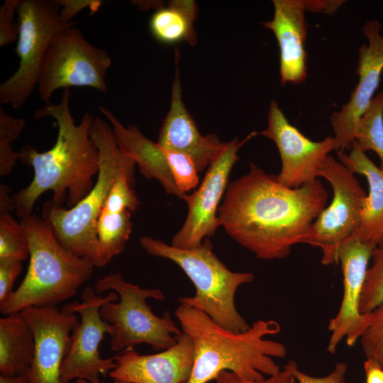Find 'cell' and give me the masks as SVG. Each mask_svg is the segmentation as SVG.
Masks as SVG:
<instances>
[{
  "label": "cell",
  "mask_w": 383,
  "mask_h": 383,
  "mask_svg": "<svg viewBox=\"0 0 383 383\" xmlns=\"http://www.w3.org/2000/svg\"><path fill=\"white\" fill-rule=\"evenodd\" d=\"M29 244V265L19 287L0 304L9 315L30 306H56L74 296L93 273V264L64 248L51 226L30 214L21 218Z\"/></svg>",
  "instance_id": "cell-5"
},
{
  "label": "cell",
  "mask_w": 383,
  "mask_h": 383,
  "mask_svg": "<svg viewBox=\"0 0 383 383\" xmlns=\"http://www.w3.org/2000/svg\"><path fill=\"white\" fill-rule=\"evenodd\" d=\"M259 134L273 140L279 150L282 167L276 175L283 186L297 189L316 181L325 159L336 150L333 137L313 141L292 125L272 100L270 105L267 128Z\"/></svg>",
  "instance_id": "cell-13"
},
{
  "label": "cell",
  "mask_w": 383,
  "mask_h": 383,
  "mask_svg": "<svg viewBox=\"0 0 383 383\" xmlns=\"http://www.w3.org/2000/svg\"><path fill=\"white\" fill-rule=\"evenodd\" d=\"M26 121L16 118L0 108V176L8 175L18 160V152H15L11 143L21 135Z\"/></svg>",
  "instance_id": "cell-28"
},
{
  "label": "cell",
  "mask_w": 383,
  "mask_h": 383,
  "mask_svg": "<svg viewBox=\"0 0 383 383\" xmlns=\"http://www.w3.org/2000/svg\"><path fill=\"white\" fill-rule=\"evenodd\" d=\"M28 257V240L22 225L10 213H0V260L22 262Z\"/></svg>",
  "instance_id": "cell-26"
},
{
  "label": "cell",
  "mask_w": 383,
  "mask_h": 383,
  "mask_svg": "<svg viewBox=\"0 0 383 383\" xmlns=\"http://www.w3.org/2000/svg\"><path fill=\"white\" fill-rule=\"evenodd\" d=\"M35 352L33 329L20 312L0 318V372L3 376L26 374Z\"/></svg>",
  "instance_id": "cell-22"
},
{
  "label": "cell",
  "mask_w": 383,
  "mask_h": 383,
  "mask_svg": "<svg viewBox=\"0 0 383 383\" xmlns=\"http://www.w3.org/2000/svg\"><path fill=\"white\" fill-rule=\"evenodd\" d=\"M90 135L99 153V172L92 189L70 209L47 201L41 218L51 226L64 248L96 267L98 217L118 178L126 174L135 179L136 164L119 148L110 123L99 116L94 118Z\"/></svg>",
  "instance_id": "cell-4"
},
{
  "label": "cell",
  "mask_w": 383,
  "mask_h": 383,
  "mask_svg": "<svg viewBox=\"0 0 383 383\" xmlns=\"http://www.w3.org/2000/svg\"><path fill=\"white\" fill-rule=\"evenodd\" d=\"M131 231V212L112 213L102 208L96 226L99 247L96 267L105 266L123 251Z\"/></svg>",
  "instance_id": "cell-24"
},
{
  "label": "cell",
  "mask_w": 383,
  "mask_h": 383,
  "mask_svg": "<svg viewBox=\"0 0 383 383\" xmlns=\"http://www.w3.org/2000/svg\"><path fill=\"white\" fill-rule=\"evenodd\" d=\"M374 250L354 236L344 240L338 249L337 259L343 276V296L338 312L328 323L331 335L327 351L331 354L335 353L344 338L348 345L353 346L371 323L372 311L360 313L359 302Z\"/></svg>",
  "instance_id": "cell-14"
},
{
  "label": "cell",
  "mask_w": 383,
  "mask_h": 383,
  "mask_svg": "<svg viewBox=\"0 0 383 383\" xmlns=\"http://www.w3.org/2000/svg\"><path fill=\"white\" fill-rule=\"evenodd\" d=\"M0 383H29L27 374L16 376L0 375Z\"/></svg>",
  "instance_id": "cell-40"
},
{
  "label": "cell",
  "mask_w": 383,
  "mask_h": 383,
  "mask_svg": "<svg viewBox=\"0 0 383 383\" xmlns=\"http://www.w3.org/2000/svg\"><path fill=\"white\" fill-rule=\"evenodd\" d=\"M75 383H89V382L86 380L78 379L76 380ZM113 383H131V382L123 381V380H114Z\"/></svg>",
  "instance_id": "cell-41"
},
{
  "label": "cell",
  "mask_w": 383,
  "mask_h": 383,
  "mask_svg": "<svg viewBox=\"0 0 383 383\" xmlns=\"http://www.w3.org/2000/svg\"><path fill=\"white\" fill-rule=\"evenodd\" d=\"M140 243L148 254L176 263L192 282L195 295L179 298L181 304L204 311L231 332L240 333L250 328L238 312L234 300L238 288L251 282L254 275L229 270L213 252L209 238L192 249L177 248L146 235L140 237Z\"/></svg>",
  "instance_id": "cell-6"
},
{
  "label": "cell",
  "mask_w": 383,
  "mask_h": 383,
  "mask_svg": "<svg viewBox=\"0 0 383 383\" xmlns=\"http://www.w3.org/2000/svg\"><path fill=\"white\" fill-rule=\"evenodd\" d=\"M318 177L331 184L333 199L311 224L301 243L320 248L321 262L328 265L338 262L340 245L358 229L367 194L355 173L331 155L323 162Z\"/></svg>",
  "instance_id": "cell-10"
},
{
  "label": "cell",
  "mask_w": 383,
  "mask_h": 383,
  "mask_svg": "<svg viewBox=\"0 0 383 383\" xmlns=\"http://www.w3.org/2000/svg\"><path fill=\"white\" fill-rule=\"evenodd\" d=\"M381 29L380 23L375 19L367 21L362 26V31L367 39V43L359 49L356 70L358 82L349 101L331 117L337 151L352 148L359 121L370 106L379 84L383 72V35Z\"/></svg>",
  "instance_id": "cell-15"
},
{
  "label": "cell",
  "mask_w": 383,
  "mask_h": 383,
  "mask_svg": "<svg viewBox=\"0 0 383 383\" xmlns=\"http://www.w3.org/2000/svg\"><path fill=\"white\" fill-rule=\"evenodd\" d=\"M11 189L4 184H0V213L15 211V206L11 195Z\"/></svg>",
  "instance_id": "cell-39"
},
{
  "label": "cell",
  "mask_w": 383,
  "mask_h": 383,
  "mask_svg": "<svg viewBox=\"0 0 383 383\" xmlns=\"http://www.w3.org/2000/svg\"><path fill=\"white\" fill-rule=\"evenodd\" d=\"M285 366L298 383H346L345 377L348 367L345 362L336 363L334 370L323 377H314L304 373L299 370L297 364L293 360H290Z\"/></svg>",
  "instance_id": "cell-33"
},
{
  "label": "cell",
  "mask_w": 383,
  "mask_h": 383,
  "mask_svg": "<svg viewBox=\"0 0 383 383\" xmlns=\"http://www.w3.org/2000/svg\"><path fill=\"white\" fill-rule=\"evenodd\" d=\"M111 65L106 50L92 45L79 29L67 27L55 35L44 57L37 84L40 97L48 104L56 90L73 87L104 93Z\"/></svg>",
  "instance_id": "cell-9"
},
{
  "label": "cell",
  "mask_w": 383,
  "mask_h": 383,
  "mask_svg": "<svg viewBox=\"0 0 383 383\" xmlns=\"http://www.w3.org/2000/svg\"><path fill=\"white\" fill-rule=\"evenodd\" d=\"M134 185L135 179L126 174L120 176L109 191L103 209L112 213L134 212L140 205Z\"/></svg>",
  "instance_id": "cell-30"
},
{
  "label": "cell",
  "mask_w": 383,
  "mask_h": 383,
  "mask_svg": "<svg viewBox=\"0 0 383 383\" xmlns=\"http://www.w3.org/2000/svg\"><path fill=\"white\" fill-rule=\"evenodd\" d=\"M272 3L273 18L263 26L273 32L278 43L281 82L301 83L307 76L306 0H273Z\"/></svg>",
  "instance_id": "cell-19"
},
{
  "label": "cell",
  "mask_w": 383,
  "mask_h": 383,
  "mask_svg": "<svg viewBox=\"0 0 383 383\" xmlns=\"http://www.w3.org/2000/svg\"><path fill=\"white\" fill-rule=\"evenodd\" d=\"M339 161L367 181L369 194L365 199L360 225L351 236L376 248L383 243V172L353 142L349 154L337 151Z\"/></svg>",
  "instance_id": "cell-21"
},
{
  "label": "cell",
  "mask_w": 383,
  "mask_h": 383,
  "mask_svg": "<svg viewBox=\"0 0 383 383\" xmlns=\"http://www.w3.org/2000/svg\"><path fill=\"white\" fill-rule=\"evenodd\" d=\"M344 1L306 0V11L332 14L335 13Z\"/></svg>",
  "instance_id": "cell-37"
},
{
  "label": "cell",
  "mask_w": 383,
  "mask_h": 383,
  "mask_svg": "<svg viewBox=\"0 0 383 383\" xmlns=\"http://www.w3.org/2000/svg\"><path fill=\"white\" fill-rule=\"evenodd\" d=\"M174 315L194 348V362L188 383H207L222 371L234 373L246 381H261L264 374L280 371L272 357H284V344L265 338L279 333L273 320H258L245 332L235 333L214 322L206 313L181 304Z\"/></svg>",
  "instance_id": "cell-3"
},
{
  "label": "cell",
  "mask_w": 383,
  "mask_h": 383,
  "mask_svg": "<svg viewBox=\"0 0 383 383\" xmlns=\"http://www.w3.org/2000/svg\"><path fill=\"white\" fill-rule=\"evenodd\" d=\"M360 339L367 359L383 367V304L372 311L371 323Z\"/></svg>",
  "instance_id": "cell-31"
},
{
  "label": "cell",
  "mask_w": 383,
  "mask_h": 383,
  "mask_svg": "<svg viewBox=\"0 0 383 383\" xmlns=\"http://www.w3.org/2000/svg\"><path fill=\"white\" fill-rule=\"evenodd\" d=\"M220 205V226L260 260L283 259L301 243L326 208L328 193L319 179L292 189L255 164L228 184Z\"/></svg>",
  "instance_id": "cell-1"
},
{
  "label": "cell",
  "mask_w": 383,
  "mask_h": 383,
  "mask_svg": "<svg viewBox=\"0 0 383 383\" xmlns=\"http://www.w3.org/2000/svg\"><path fill=\"white\" fill-rule=\"evenodd\" d=\"M99 109L110 123L119 148L135 162L142 175L158 181L167 194L184 200L187 194L177 187L159 144L145 136L136 126H124L107 108L100 106Z\"/></svg>",
  "instance_id": "cell-20"
},
{
  "label": "cell",
  "mask_w": 383,
  "mask_h": 383,
  "mask_svg": "<svg viewBox=\"0 0 383 383\" xmlns=\"http://www.w3.org/2000/svg\"><path fill=\"white\" fill-rule=\"evenodd\" d=\"M372 259L359 302L362 313L372 312L383 304V243L374 248Z\"/></svg>",
  "instance_id": "cell-27"
},
{
  "label": "cell",
  "mask_w": 383,
  "mask_h": 383,
  "mask_svg": "<svg viewBox=\"0 0 383 383\" xmlns=\"http://www.w3.org/2000/svg\"><path fill=\"white\" fill-rule=\"evenodd\" d=\"M94 289L96 294L113 290L119 296L118 302L108 301L100 308L101 318L112 327L111 349L121 352L146 343L155 350L168 349L177 343L182 333L167 311L160 317L154 314L148 299L162 301L159 289H145L126 282L121 273H111L99 277Z\"/></svg>",
  "instance_id": "cell-7"
},
{
  "label": "cell",
  "mask_w": 383,
  "mask_h": 383,
  "mask_svg": "<svg viewBox=\"0 0 383 383\" xmlns=\"http://www.w3.org/2000/svg\"><path fill=\"white\" fill-rule=\"evenodd\" d=\"M60 7V16L65 23H71L72 18L81 11L89 8L96 11L101 4L99 0H56Z\"/></svg>",
  "instance_id": "cell-36"
},
{
  "label": "cell",
  "mask_w": 383,
  "mask_h": 383,
  "mask_svg": "<svg viewBox=\"0 0 383 383\" xmlns=\"http://www.w3.org/2000/svg\"><path fill=\"white\" fill-rule=\"evenodd\" d=\"M257 133H249L243 140L235 138L228 142L218 157L209 166L198 188L187 194L184 201L188 211L184 223L174 235L171 245L181 249L200 246L205 238L214 235L220 227L218 211L221 198L228 185V179L234 165L239 160L240 148Z\"/></svg>",
  "instance_id": "cell-12"
},
{
  "label": "cell",
  "mask_w": 383,
  "mask_h": 383,
  "mask_svg": "<svg viewBox=\"0 0 383 383\" xmlns=\"http://www.w3.org/2000/svg\"><path fill=\"white\" fill-rule=\"evenodd\" d=\"M21 313L35 338L34 356L26 373L29 383H61V365L70 348L71 332L79 323L77 316L57 306H30Z\"/></svg>",
  "instance_id": "cell-16"
},
{
  "label": "cell",
  "mask_w": 383,
  "mask_h": 383,
  "mask_svg": "<svg viewBox=\"0 0 383 383\" xmlns=\"http://www.w3.org/2000/svg\"><path fill=\"white\" fill-rule=\"evenodd\" d=\"M197 7L194 1H170L161 6L150 18L149 27L158 41L171 44L185 40L190 45L196 42L194 22Z\"/></svg>",
  "instance_id": "cell-23"
},
{
  "label": "cell",
  "mask_w": 383,
  "mask_h": 383,
  "mask_svg": "<svg viewBox=\"0 0 383 383\" xmlns=\"http://www.w3.org/2000/svg\"><path fill=\"white\" fill-rule=\"evenodd\" d=\"M214 380V383H296L294 377L286 366L282 370L261 381L243 380L234 373L226 370L221 372Z\"/></svg>",
  "instance_id": "cell-35"
},
{
  "label": "cell",
  "mask_w": 383,
  "mask_h": 383,
  "mask_svg": "<svg viewBox=\"0 0 383 383\" xmlns=\"http://www.w3.org/2000/svg\"><path fill=\"white\" fill-rule=\"evenodd\" d=\"M355 141L361 150H372L378 155L383 172V91L377 94L357 124Z\"/></svg>",
  "instance_id": "cell-25"
},
{
  "label": "cell",
  "mask_w": 383,
  "mask_h": 383,
  "mask_svg": "<svg viewBox=\"0 0 383 383\" xmlns=\"http://www.w3.org/2000/svg\"><path fill=\"white\" fill-rule=\"evenodd\" d=\"M177 338L176 345L156 354L140 355L134 348L120 352L109 376L131 383H188L194 362V344L183 331Z\"/></svg>",
  "instance_id": "cell-17"
},
{
  "label": "cell",
  "mask_w": 383,
  "mask_h": 383,
  "mask_svg": "<svg viewBox=\"0 0 383 383\" xmlns=\"http://www.w3.org/2000/svg\"><path fill=\"white\" fill-rule=\"evenodd\" d=\"M82 301H74L62 310L78 313L81 321L72 332L70 350L64 358L60 372L61 383L82 379L89 383H101L100 374L106 375L116 367L115 356L104 359L99 350L104 335L111 333V325L100 315L101 306L119 299L116 292L105 297L96 295L94 288L87 287L81 294Z\"/></svg>",
  "instance_id": "cell-11"
},
{
  "label": "cell",
  "mask_w": 383,
  "mask_h": 383,
  "mask_svg": "<svg viewBox=\"0 0 383 383\" xmlns=\"http://www.w3.org/2000/svg\"><path fill=\"white\" fill-rule=\"evenodd\" d=\"M366 383H383V367L377 362L367 359L364 362Z\"/></svg>",
  "instance_id": "cell-38"
},
{
  "label": "cell",
  "mask_w": 383,
  "mask_h": 383,
  "mask_svg": "<svg viewBox=\"0 0 383 383\" xmlns=\"http://www.w3.org/2000/svg\"><path fill=\"white\" fill-rule=\"evenodd\" d=\"M160 146L178 189L187 194V192L198 187L199 172L192 159L185 153Z\"/></svg>",
  "instance_id": "cell-29"
},
{
  "label": "cell",
  "mask_w": 383,
  "mask_h": 383,
  "mask_svg": "<svg viewBox=\"0 0 383 383\" xmlns=\"http://www.w3.org/2000/svg\"><path fill=\"white\" fill-rule=\"evenodd\" d=\"M70 89H64L60 101L38 109L35 118H53L58 127L52 148L40 152L31 145L18 152V160L32 167L34 177L26 188L12 196L15 211L22 218L33 213L35 201L48 191L52 201L70 209L92 189L99 172V153L90 132L94 116L86 112L76 124L70 108Z\"/></svg>",
  "instance_id": "cell-2"
},
{
  "label": "cell",
  "mask_w": 383,
  "mask_h": 383,
  "mask_svg": "<svg viewBox=\"0 0 383 383\" xmlns=\"http://www.w3.org/2000/svg\"><path fill=\"white\" fill-rule=\"evenodd\" d=\"M21 0H5L0 6V47L17 40L19 26L13 16Z\"/></svg>",
  "instance_id": "cell-32"
},
{
  "label": "cell",
  "mask_w": 383,
  "mask_h": 383,
  "mask_svg": "<svg viewBox=\"0 0 383 383\" xmlns=\"http://www.w3.org/2000/svg\"><path fill=\"white\" fill-rule=\"evenodd\" d=\"M22 270L21 261L0 260V304L13 292V283Z\"/></svg>",
  "instance_id": "cell-34"
},
{
  "label": "cell",
  "mask_w": 383,
  "mask_h": 383,
  "mask_svg": "<svg viewBox=\"0 0 383 383\" xmlns=\"http://www.w3.org/2000/svg\"><path fill=\"white\" fill-rule=\"evenodd\" d=\"M16 12L19 30L16 53L19 64L13 74L0 85V104L19 109L37 87L41 65L53 37L74 23L61 20L56 0H21Z\"/></svg>",
  "instance_id": "cell-8"
},
{
  "label": "cell",
  "mask_w": 383,
  "mask_h": 383,
  "mask_svg": "<svg viewBox=\"0 0 383 383\" xmlns=\"http://www.w3.org/2000/svg\"><path fill=\"white\" fill-rule=\"evenodd\" d=\"M178 67L172 87L169 111L161 126L157 143L163 148L189 155L199 172L204 171L218 157L227 143L216 134L203 135L187 109L182 94Z\"/></svg>",
  "instance_id": "cell-18"
}]
</instances>
